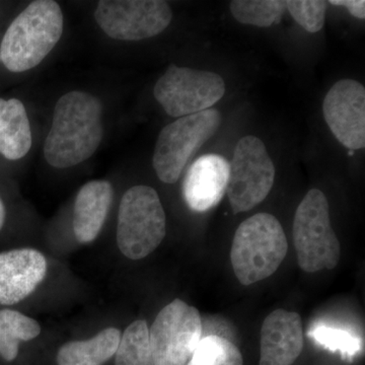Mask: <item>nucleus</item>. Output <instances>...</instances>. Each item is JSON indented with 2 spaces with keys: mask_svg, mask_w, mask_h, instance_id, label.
Returning <instances> with one entry per match:
<instances>
[{
  "mask_svg": "<svg viewBox=\"0 0 365 365\" xmlns=\"http://www.w3.org/2000/svg\"><path fill=\"white\" fill-rule=\"evenodd\" d=\"M102 104L86 91H71L55 106L44 157L57 169L74 167L90 158L103 138Z\"/></svg>",
  "mask_w": 365,
  "mask_h": 365,
  "instance_id": "f257e3e1",
  "label": "nucleus"
},
{
  "mask_svg": "<svg viewBox=\"0 0 365 365\" xmlns=\"http://www.w3.org/2000/svg\"><path fill=\"white\" fill-rule=\"evenodd\" d=\"M63 33V14L56 1L37 0L7 29L0 46V62L11 72L30 71L46 58Z\"/></svg>",
  "mask_w": 365,
  "mask_h": 365,
  "instance_id": "f03ea898",
  "label": "nucleus"
},
{
  "mask_svg": "<svg viewBox=\"0 0 365 365\" xmlns=\"http://www.w3.org/2000/svg\"><path fill=\"white\" fill-rule=\"evenodd\" d=\"M287 250V235L275 216H251L237 227L230 249L235 277L245 287L267 279L280 267Z\"/></svg>",
  "mask_w": 365,
  "mask_h": 365,
  "instance_id": "7ed1b4c3",
  "label": "nucleus"
},
{
  "mask_svg": "<svg viewBox=\"0 0 365 365\" xmlns=\"http://www.w3.org/2000/svg\"><path fill=\"white\" fill-rule=\"evenodd\" d=\"M167 234V220L155 189L137 185L122 197L118 213L117 245L130 260H141L158 248Z\"/></svg>",
  "mask_w": 365,
  "mask_h": 365,
  "instance_id": "20e7f679",
  "label": "nucleus"
},
{
  "mask_svg": "<svg viewBox=\"0 0 365 365\" xmlns=\"http://www.w3.org/2000/svg\"><path fill=\"white\" fill-rule=\"evenodd\" d=\"M294 242L297 263L304 272L337 267L340 242L331 225L328 199L321 190H309L295 211Z\"/></svg>",
  "mask_w": 365,
  "mask_h": 365,
  "instance_id": "39448f33",
  "label": "nucleus"
},
{
  "mask_svg": "<svg viewBox=\"0 0 365 365\" xmlns=\"http://www.w3.org/2000/svg\"><path fill=\"white\" fill-rule=\"evenodd\" d=\"M222 113L208 109L179 118L160 131L153 153V169L165 184H175L190 158L222 125Z\"/></svg>",
  "mask_w": 365,
  "mask_h": 365,
  "instance_id": "423d86ee",
  "label": "nucleus"
},
{
  "mask_svg": "<svg viewBox=\"0 0 365 365\" xmlns=\"http://www.w3.org/2000/svg\"><path fill=\"white\" fill-rule=\"evenodd\" d=\"M275 167L260 138L240 139L230 163L227 193L235 215L252 210L270 193Z\"/></svg>",
  "mask_w": 365,
  "mask_h": 365,
  "instance_id": "0eeeda50",
  "label": "nucleus"
},
{
  "mask_svg": "<svg viewBox=\"0 0 365 365\" xmlns=\"http://www.w3.org/2000/svg\"><path fill=\"white\" fill-rule=\"evenodd\" d=\"M148 332L153 365H186L202 339V319L196 307L176 299L158 314Z\"/></svg>",
  "mask_w": 365,
  "mask_h": 365,
  "instance_id": "6e6552de",
  "label": "nucleus"
},
{
  "mask_svg": "<svg viewBox=\"0 0 365 365\" xmlns=\"http://www.w3.org/2000/svg\"><path fill=\"white\" fill-rule=\"evenodd\" d=\"M225 93V81L220 74L175 64L168 67L153 90L165 113L176 118L210 109Z\"/></svg>",
  "mask_w": 365,
  "mask_h": 365,
  "instance_id": "1a4fd4ad",
  "label": "nucleus"
},
{
  "mask_svg": "<svg viewBox=\"0 0 365 365\" xmlns=\"http://www.w3.org/2000/svg\"><path fill=\"white\" fill-rule=\"evenodd\" d=\"M95 18L108 37L140 41L163 32L172 21L173 11L160 0H103Z\"/></svg>",
  "mask_w": 365,
  "mask_h": 365,
  "instance_id": "9d476101",
  "label": "nucleus"
},
{
  "mask_svg": "<svg viewBox=\"0 0 365 365\" xmlns=\"http://www.w3.org/2000/svg\"><path fill=\"white\" fill-rule=\"evenodd\" d=\"M324 118L334 136L350 150L365 148V88L354 79H341L323 103Z\"/></svg>",
  "mask_w": 365,
  "mask_h": 365,
  "instance_id": "9b49d317",
  "label": "nucleus"
},
{
  "mask_svg": "<svg viewBox=\"0 0 365 365\" xmlns=\"http://www.w3.org/2000/svg\"><path fill=\"white\" fill-rule=\"evenodd\" d=\"M47 273L44 255L35 249L0 252V304L14 306L35 292Z\"/></svg>",
  "mask_w": 365,
  "mask_h": 365,
  "instance_id": "f8f14e48",
  "label": "nucleus"
},
{
  "mask_svg": "<svg viewBox=\"0 0 365 365\" xmlns=\"http://www.w3.org/2000/svg\"><path fill=\"white\" fill-rule=\"evenodd\" d=\"M230 163L222 155L210 153L192 163L182 182V196L190 209L206 212L227 193Z\"/></svg>",
  "mask_w": 365,
  "mask_h": 365,
  "instance_id": "ddd939ff",
  "label": "nucleus"
},
{
  "mask_svg": "<svg viewBox=\"0 0 365 365\" xmlns=\"http://www.w3.org/2000/svg\"><path fill=\"white\" fill-rule=\"evenodd\" d=\"M304 345L299 314L276 309L262 325L260 365H292L302 354Z\"/></svg>",
  "mask_w": 365,
  "mask_h": 365,
  "instance_id": "4468645a",
  "label": "nucleus"
},
{
  "mask_svg": "<svg viewBox=\"0 0 365 365\" xmlns=\"http://www.w3.org/2000/svg\"><path fill=\"white\" fill-rule=\"evenodd\" d=\"M112 185L96 180L83 185L74 203L73 230L81 244L95 241L102 230L113 201Z\"/></svg>",
  "mask_w": 365,
  "mask_h": 365,
  "instance_id": "2eb2a0df",
  "label": "nucleus"
},
{
  "mask_svg": "<svg viewBox=\"0 0 365 365\" xmlns=\"http://www.w3.org/2000/svg\"><path fill=\"white\" fill-rule=\"evenodd\" d=\"M31 148L32 132L25 106L16 98H0V153L7 160H18Z\"/></svg>",
  "mask_w": 365,
  "mask_h": 365,
  "instance_id": "dca6fc26",
  "label": "nucleus"
},
{
  "mask_svg": "<svg viewBox=\"0 0 365 365\" xmlns=\"http://www.w3.org/2000/svg\"><path fill=\"white\" fill-rule=\"evenodd\" d=\"M121 331L107 328L88 340L71 341L60 348L58 365H103L111 359L121 340Z\"/></svg>",
  "mask_w": 365,
  "mask_h": 365,
  "instance_id": "f3484780",
  "label": "nucleus"
},
{
  "mask_svg": "<svg viewBox=\"0 0 365 365\" xmlns=\"http://www.w3.org/2000/svg\"><path fill=\"white\" fill-rule=\"evenodd\" d=\"M40 333L36 319L14 309H0V356L6 361L18 357L20 342L34 340Z\"/></svg>",
  "mask_w": 365,
  "mask_h": 365,
  "instance_id": "a211bd4d",
  "label": "nucleus"
},
{
  "mask_svg": "<svg viewBox=\"0 0 365 365\" xmlns=\"http://www.w3.org/2000/svg\"><path fill=\"white\" fill-rule=\"evenodd\" d=\"M148 331L143 319L127 327L115 354L116 365H153Z\"/></svg>",
  "mask_w": 365,
  "mask_h": 365,
  "instance_id": "6ab92c4d",
  "label": "nucleus"
},
{
  "mask_svg": "<svg viewBox=\"0 0 365 365\" xmlns=\"http://www.w3.org/2000/svg\"><path fill=\"white\" fill-rule=\"evenodd\" d=\"M232 16L244 25L268 28L280 23L287 11L283 0H234L230 2Z\"/></svg>",
  "mask_w": 365,
  "mask_h": 365,
  "instance_id": "aec40b11",
  "label": "nucleus"
},
{
  "mask_svg": "<svg viewBox=\"0 0 365 365\" xmlns=\"http://www.w3.org/2000/svg\"><path fill=\"white\" fill-rule=\"evenodd\" d=\"M186 365H244L239 348L217 335L204 337Z\"/></svg>",
  "mask_w": 365,
  "mask_h": 365,
  "instance_id": "412c9836",
  "label": "nucleus"
},
{
  "mask_svg": "<svg viewBox=\"0 0 365 365\" xmlns=\"http://www.w3.org/2000/svg\"><path fill=\"white\" fill-rule=\"evenodd\" d=\"M309 337L316 341L326 349L333 352H340L343 359H351L361 349V343L359 338L348 331L331 328L327 326H318L311 329Z\"/></svg>",
  "mask_w": 365,
  "mask_h": 365,
  "instance_id": "4be33fe9",
  "label": "nucleus"
},
{
  "mask_svg": "<svg viewBox=\"0 0 365 365\" xmlns=\"http://www.w3.org/2000/svg\"><path fill=\"white\" fill-rule=\"evenodd\" d=\"M328 2L323 0H289L287 9L294 21L309 33H317L323 29L326 21Z\"/></svg>",
  "mask_w": 365,
  "mask_h": 365,
  "instance_id": "5701e85b",
  "label": "nucleus"
},
{
  "mask_svg": "<svg viewBox=\"0 0 365 365\" xmlns=\"http://www.w3.org/2000/svg\"><path fill=\"white\" fill-rule=\"evenodd\" d=\"M328 4L332 6H344L355 18L364 20L365 1L364 0H331Z\"/></svg>",
  "mask_w": 365,
  "mask_h": 365,
  "instance_id": "b1692460",
  "label": "nucleus"
},
{
  "mask_svg": "<svg viewBox=\"0 0 365 365\" xmlns=\"http://www.w3.org/2000/svg\"><path fill=\"white\" fill-rule=\"evenodd\" d=\"M6 211L4 204L0 198V230L4 227V222H6Z\"/></svg>",
  "mask_w": 365,
  "mask_h": 365,
  "instance_id": "393cba45",
  "label": "nucleus"
}]
</instances>
